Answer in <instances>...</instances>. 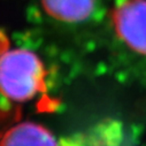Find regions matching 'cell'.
Wrapping results in <instances>:
<instances>
[{
  "label": "cell",
  "instance_id": "obj_1",
  "mask_svg": "<svg viewBox=\"0 0 146 146\" xmlns=\"http://www.w3.org/2000/svg\"><path fill=\"white\" fill-rule=\"evenodd\" d=\"M44 80V64L33 52L13 48L0 55V92L7 99L31 100L43 90Z\"/></svg>",
  "mask_w": 146,
  "mask_h": 146
},
{
  "label": "cell",
  "instance_id": "obj_2",
  "mask_svg": "<svg viewBox=\"0 0 146 146\" xmlns=\"http://www.w3.org/2000/svg\"><path fill=\"white\" fill-rule=\"evenodd\" d=\"M112 22L124 45L146 55V0H119L112 12Z\"/></svg>",
  "mask_w": 146,
  "mask_h": 146
},
{
  "label": "cell",
  "instance_id": "obj_3",
  "mask_svg": "<svg viewBox=\"0 0 146 146\" xmlns=\"http://www.w3.org/2000/svg\"><path fill=\"white\" fill-rule=\"evenodd\" d=\"M60 146H128L123 124L106 119L60 139Z\"/></svg>",
  "mask_w": 146,
  "mask_h": 146
},
{
  "label": "cell",
  "instance_id": "obj_4",
  "mask_svg": "<svg viewBox=\"0 0 146 146\" xmlns=\"http://www.w3.org/2000/svg\"><path fill=\"white\" fill-rule=\"evenodd\" d=\"M0 146H60V143L43 125L33 122H22L4 135Z\"/></svg>",
  "mask_w": 146,
  "mask_h": 146
},
{
  "label": "cell",
  "instance_id": "obj_5",
  "mask_svg": "<svg viewBox=\"0 0 146 146\" xmlns=\"http://www.w3.org/2000/svg\"><path fill=\"white\" fill-rule=\"evenodd\" d=\"M46 13L64 23L88 20L96 7V0H42Z\"/></svg>",
  "mask_w": 146,
  "mask_h": 146
}]
</instances>
